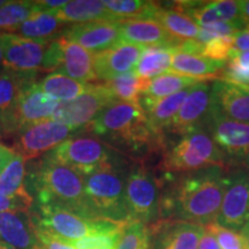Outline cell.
I'll list each match as a JSON object with an SVG mask.
<instances>
[{
    "instance_id": "bcb514c9",
    "label": "cell",
    "mask_w": 249,
    "mask_h": 249,
    "mask_svg": "<svg viewBox=\"0 0 249 249\" xmlns=\"http://www.w3.org/2000/svg\"><path fill=\"white\" fill-rule=\"evenodd\" d=\"M15 156V151L12 148L6 147L5 144L0 143V172L5 169V166L11 161Z\"/></svg>"
},
{
    "instance_id": "836d02e7",
    "label": "cell",
    "mask_w": 249,
    "mask_h": 249,
    "mask_svg": "<svg viewBox=\"0 0 249 249\" xmlns=\"http://www.w3.org/2000/svg\"><path fill=\"white\" fill-rule=\"evenodd\" d=\"M104 5L118 20L152 18L160 7V2L144 0H105Z\"/></svg>"
},
{
    "instance_id": "8d00e7d4",
    "label": "cell",
    "mask_w": 249,
    "mask_h": 249,
    "mask_svg": "<svg viewBox=\"0 0 249 249\" xmlns=\"http://www.w3.org/2000/svg\"><path fill=\"white\" fill-rule=\"evenodd\" d=\"M117 249H152L150 226L136 220L127 222L121 231Z\"/></svg>"
},
{
    "instance_id": "44dd1931",
    "label": "cell",
    "mask_w": 249,
    "mask_h": 249,
    "mask_svg": "<svg viewBox=\"0 0 249 249\" xmlns=\"http://www.w3.org/2000/svg\"><path fill=\"white\" fill-rule=\"evenodd\" d=\"M213 107L230 119L249 123V89L223 79L213 82Z\"/></svg>"
},
{
    "instance_id": "f1b7e54d",
    "label": "cell",
    "mask_w": 249,
    "mask_h": 249,
    "mask_svg": "<svg viewBox=\"0 0 249 249\" xmlns=\"http://www.w3.org/2000/svg\"><path fill=\"white\" fill-rule=\"evenodd\" d=\"M152 18L157 21L179 44L185 42H195L200 34V26H197L191 18L170 6L164 7L160 5Z\"/></svg>"
},
{
    "instance_id": "74e56055",
    "label": "cell",
    "mask_w": 249,
    "mask_h": 249,
    "mask_svg": "<svg viewBox=\"0 0 249 249\" xmlns=\"http://www.w3.org/2000/svg\"><path fill=\"white\" fill-rule=\"evenodd\" d=\"M234 36H220L209 40L205 44H198L196 53L203 55L213 60L226 61L233 52Z\"/></svg>"
},
{
    "instance_id": "9f6ffc18",
    "label": "cell",
    "mask_w": 249,
    "mask_h": 249,
    "mask_svg": "<svg viewBox=\"0 0 249 249\" xmlns=\"http://www.w3.org/2000/svg\"><path fill=\"white\" fill-rule=\"evenodd\" d=\"M0 138H2V133H1V130H0Z\"/></svg>"
},
{
    "instance_id": "5b68a950",
    "label": "cell",
    "mask_w": 249,
    "mask_h": 249,
    "mask_svg": "<svg viewBox=\"0 0 249 249\" xmlns=\"http://www.w3.org/2000/svg\"><path fill=\"white\" fill-rule=\"evenodd\" d=\"M161 150L160 167L166 174H187L211 166L223 167L226 163V156L204 128L183 134L174 144Z\"/></svg>"
},
{
    "instance_id": "60d3db41",
    "label": "cell",
    "mask_w": 249,
    "mask_h": 249,
    "mask_svg": "<svg viewBox=\"0 0 249 249\" xmlns=\"http://www.w3.org/2000/svg\"><path fill=\"white\" fill-rule=\"evenodd\" d=\"M62 58V40L61 37L50 42L46 49L44 60H43L42 71H57L61 65Z\"/></svg>"
},
{
    "instance_id": "7bdbcfd3",
    "label": "cell",
    "mask_w": 249,
    "mask_h": 249,
    "mask_svg": "<svg viewBox=\"0 0 249 249\" xmlns=\"http://www.w3.org/2000/svg\"><path fill=\"white\" fill-rule=\"evenodd\" d=\"M34 203L27 202L21 198L8 197L0 193V213H7V211H24L28 213L31 209Z\"/></svg>"
},
{
    "instance_id": "4316f807",
    "label": "cell",
    "mask_w": 249,
    "mask_h": 249,
    "mask_svg": "<svg viewBox=\"0 0 249 249\" xmlns=\"http://www.w3.org/2000/svg\"><path fill=\"white\" fill-rule=\"evenodd\" d=\"M57 18L66 24H81L93 21H121L112 15L99 0H74L64 7L51 11Z\"/></svg>"
},
{
    "instance_id": "7dc6e473",
    "label": "cell",
    "mask_w": 249,
    "mask_h": 249,
    "mask_svg": "<svg viewBox=\"0 0 249 249\" xmlns=\"http://www.w3.org/2000/svg\"><path fill=\"white\" fill-rule=\"evenodd\" d=\"M240 11H241V18L244 21L246 28L249 27V0L240 1Z\"/></svg>"
},
{
    "instance_id": "4dcf8cb0",
    "label": "cell",
    "mask_w": 249,
    "mask_h": 249,
    "mask_svg": "<svg viewBox=\"0 0 249 249\" xmlns=\"http://www.w3.org/2000/svg\"><path fill=\"white\" fill-rule=\"evenodd\" d=\"M201 81L205 80L181 75V74L173 73V71L164 73L154 79L144 81L141 97L151 99V101H158V99L169 97L173 93L197 85Z\"/></svg>"
},
{
    "instance_id": "9c48e42d",
    "label": "cell",
    "mask_w": 249,
    "mask_h": 249,
    "mask_svg": "<svg viewBox=\"0 0 249 249\" xmlns=\"http://www.w3.org/2000/svg\"><path fill=\"white\" fill-rule=\"evenodd\" d=\"M116 103L111 92L103 85H92L88 91L75 99L60 102L52 120L67 124L76 132L87 130L99 114Z\"/></svg>"
},
{
    "instance_id": "83f0119b",
    "label": "cell",
    "mask_w": 249,
    "mask_h": 249,
    "mask_svg": "<svg viewBox=\"0 0 249 249\" xmlns=\"http://www.w3.org/2000/svg\"><path fill=\"white\" fill-rule=\"evenodd\" d=\"M68 27L70 24L61 22L51 12H37L11 34L30 39L52 40L61 37Z\"/></svg>"
},
{
    "instance_id": "6da1fadb",
    "label": "cell",
    "mask_w": 249,
    "mask_h": 249,
    "mask_svg": "<svg viewBox=\"0 0 249 249\" xmlns=\"http://www.w3.org/2000/svg\"><path fill=\"white\" fill-rule=\"evenodd\" d=\"M226 186L222 166L187 173L160 195V216L207 226L216 222Z\"/></svg>"
},
{
    "instance_id": "30bf717a",
    "label": "cell",
    "mask_w": 249,
    "mask_h": 249,
    "mask_svg": "<svg viewBox=\"0 0 249 249\" xmlns=\"http://www.w3.org/2000/svg\"><path fill=\"white\" fill-rule=\"evenodd\" d=\"M75 129L55 120H45L27 127L15 135L13 150L24 160H35L74 136Z\"/></svg>"
},
{
    "instance_id": "e0dca14e",
    "label": "cell",
    "mask_w": 249,
    "mask_h": 249,
    "mask_svg": "<svg viewBox=\"0 0 249 249\" xmlns=\"http://www.w3.org/2000/svg\"><path fill=\"white\" fill-rule=\"evenodd\" d=\"M62 37L96 54L119 44L120 21H93L73 24L65 30Z\"/></svg>"
},
{
    "instance_id": "681fc988",
    "label": "cell",
    "mask_w": 249,
    "mask_h": 249,
    "mask_svg": "<svg viewBox=\"0 0 249 249\" xmlns=\"http://www.w3.org/2000/svg\"><path fill=\"white\" fill-rule=\"evenodd\" d=\"M240 234L244 236V239L246 240V244H247V248L249 249V223L244 227V229L241 230Z\"/></svg>"
},
{
    "instance_id": "8fae6325",
    "label": "cell",
    "mask_w": 249,
    "mask_h": 249,
    "mask_svg": "<svg viewBox=\"0 0 249 249\" xmlns=\"http://www.w3.org/2000/svg\"><path fill=\"white\" fill-rule=\"evenodd\" d=\"M59 104L58 99L43 91L39 82L33 81L21 92L5 135L15 136L27 127L52 119Z\"/></svg>"
},
{
    "instance_id": "d590c367",
    "label": "cell",
    "mask_w": 249,
    "mask_h": 249,
    "mask_svg": "<svg viewBox=\"0 0 249 249\" xmlns=\"http://www.w3.org/2000/svg\"><path fill=\"white\" fill-rule=\"evenodd\" d=\"M37 12L40 11L36 1H8L0 8V34L13 33Z\"/></svg>"
},
{
    "instance_id": "cb8c5ba5",
    "label": "cell",
    "mask_w": 249,
    "mask_h": 249,
    "mask_svg": "<svg viewBox=\"0 0 249 249\" xmlns=\"http://www.w3.org/2000/svg\"><path fill=\"white\" fill-rule=\"evenodd\" d=\"M191 89L192 87H189V88L173 93L169 97L158 99V101H151V99L144 97L140 98V105L144 111L149 124L156 134L165 136L167 127L173 120V118L176 117V114L178 113Z\"/></svg>"
},
{
    "instance_id": "f35d334b",
    "label": "cell",
    "mask_w": 249,
    "mask_h": 249,
    "mask_svg": "<svg viewBox=\"0 0 249 249\" xmlns=\"http://www.w3.org/2000/svg\"><path fill=\"white\" fill-rule=\"evenodd\" d=\"M123 229L119 231L97 233V234L86 236L75 241L65 242L73 246L75 249H117Z\"/></svg>"
},
{
    "instance_id": "e575fe53",
    "label": "cell",
    "mask_w": 249,
    "mask_h": 249,
    "mask_svg": "<svg viewBox=\"0 0 249 249\" xmlns=\"http://www.w3.org/2000/svg\"><path fill=\"white\" fill-rule=\"evenodd\" d=\"M103 85L111 92L112 97L116 99V102L140 104L144 80L139 79L134 71H129L124 75L108 80Z\"/></svg>"
},
{
    "instance_id": "ba28073f",
    "label": "cell",
    "mask_w": 249,
    "mask_h": 249,
    "mask_svg": "<svg viewBox=\"0 0 249 249\" xmlns=\"http://www.w3.org/2000/svg\"><path fill=\"white\" fill-rule=\"evenodd\" d=\"M161 181L143 161L130 167L126 178V207L130 220L143 224L160 216Z\"/></svg>"
},
{
    "instance_id": "7a4b0ae2",
    "label": "cell",
    "mask_w": 249,
    "mask_h": 249,
    "mask_svg": "<svg viewBox=\"0 0 249 249\" xmlns=\"http://www.w3.org/2000/svg\"><path fill=\"white\" fill-rule=\"evenodd\" d=\"M26 186L38 204H55L93 219L87 204L83 177L58 161L43 156L27 172Z\"/></svg>"
},
{
    "instance_id": "52a82bcc",
    "label": "cell",
    "mask_w": 249,
    "mask_h": 249,
    "mask_svg": "<svg viewBox=\"0 0 249 249\" xmlns=\"http://www.w3.org/2000/svg\"><path fill=\"white\" fill-rule=\"evenodd\" d=\"M85 177L102 167L124 163L118 151L95 136H71L44 155Z\"/></svg>"
},
{
    "instance_id": "2e32d148",
    "label": "cell",
    "mask_w": 249,
    "mask_h": 249,
    "mask_svg": "<svg viewBox=\"0 0 249 249\" xmlns=\"http://www.w3.org/2000/svg\"><path fill=\"white\" fill-rule=\"evenodd\" d=\"M181 12L200 27L217 23H238L245 26L241 18L240 1L213 0V1H176L170 5ZM246 27V26H245Z\"/></svg>"
},
{
    "instance_id": "f907efd6",
    "label": "cell",
    "mask_w": 249,
    "mask_h": 249,
    "mask_svg": "<svg viewBox=\"0 0 249 249\" xmlns=\"http://www.w3.org/2000/svg\"><path fill=\"white\" fill-rule=\"evenodd\" d=\"M0 249H17L14 247H12V246H9L7 244H5V242L0 241Z\"/></svg>"
},
{
    "instance_id": "ee69618b",
    "label": "cell",
    "mask_w": 249,
    "mask_h": 249,
    "mask_svg": "<svg viewBox=\"0 0 249 249\" xmlns=\"http://www.w3.org/2000/svg\"><path fill=\"white\" fill-rule=\"evenodd\" d=\"M233 52H247L249 51V27L245 28L234 35L233 42Z\"/></svg>"
},
{
    "instance_id": "ac0fdd59",
    "label": "cell",
    "mask_w": 249,
    "mask_h": 249,
    "mask_svg": "<svg viewBox=\"0 0 249 249\" xmlns=\"http://www.w3.org/2000/svg\"><path fill=\"white\" fill-rule=\"evenodd\" d=\"M205 226L181 220L161 219L150 226L154 249H198Z\"/></svg>"
},
{
    "instance_id": "816d5d0a",
    "label": "cell",
    "mask_w": 249,
    "mask_h": 249,
    "mask_svg": "<svg viewBox=\"0 0 249 249\" xmlns=\"http://www.w3.org/2000/svg\"><path fill=\"white\" fill-rule=\"evenodd\" d=\"M236 85H238V83H236ZM240 86H244V87H246V88L249 89V76L244 81V82L240 83Z\"/></svg>"
},
{
    "instance_id": "4fadbf2b",
    "label": "cell",
    "mask_w": 249,
    "mask_h": 249,
    "mask_svg": "<svg viewBox=\"0 0 249 249\" xmlns=\"http://www.w3.org/2000/svg\"><path fill=\"white\" fill-rule=\"evenodd\" d=\"M217 147L231 160L249 158V123L230 119L213 107L203 124Z\"/></svg>"
},
{
    "instance_id": "ab89813d",
    "label": "cell",
    "mask_w": 249,
    "mask_h": 249,
    "mask_svg": "<svg viewBox=\"0 0 249 249\" xmlns=\"http://www.w3.org/2000/svg\"><path fill=\"white\" fill-rule=\"evenodd\" d=\"M205 229L213 234L222 249H248L246 240L240 233L225 229L216 223H211Z\"/></svg>"
},
{
    "instance_id": "603a6c76",
    "label": "cell",
    "mask_w": 249,
    "mask_h": 249,
    "mask_svg": "<svg viewBox=\"0 0 249 249\" xmlns=\"http://www.w3.org/2000/svg\"><path fill=\"white\" fill-rule=\"evenodd\" d=\"M226 66V61L213 60L203 55L194 53V52L186 51V50L174 48L172 57L173 73L181 74V75L195 77L200 80H218L220 75L218 73L224 71Z\"/></svg>"
},
{
    "instance_id": "277c9868",
    "label": "cell",
    "mask_w": 249,
    "mask_h": 249,
    "mask_svg": "<svg viewBox=\"0 0 249 249\" xmlns=\"http://www.w3.org/2000/svg\"><path fill=\"white\" fill-rule=\"evenodd\" d=\"M124 163L102 167L83 177L87 204L93 219L129 222L126 207V178Z\"/></svg>"
},
{
    "instance_id": "b9f144b4",
    "label": "cell",
    "mask_w": 249,
    "mask_h": 249,
    "mask_svg": "<svg viewBox=\"0 0 249 249\" xmlns=\"http://www.w3.org/2000/svg\"><path fill=\"white\" fill-rule=\"evenodd\" d=\"M34 229H35V234L38 244L42 245L46 249H75L73 246L68 245L64 240L55 238L54 235L50 234L49 232L39 229V227L34 226Z\"/></svg>"
},
{
    "instance_id": "9a60e30c",
    "label": "cell",
    "mask_w": 249,
    "mask_h": 249,
    "mask_svg": "<svg viewBox=\"0 0 249 249\" xmlns=\"http://www.w3.org/2000/svg\"><path fill=\"white\" fill-rule=\"evenodd\" d=\"M213 107V83L209 80L201 81L193 86L181 107L171 121L166 132L181 136L192 130L203 128ZM165 132V133H166Z\"/></svg>"
},
{
    "instance_id": "1f68e13d",
    "label": "cell",
    "mask_w": 249,
    "mask_h": 249,
    "mask_svg": "<svg viewBox=\"0 0 249 249\" xmlns=\"http://www.w3.org/2000/svg\"><path fill=\"white\" fill-rule=\"evenodd\" d=\"M174 48L147 46L136 64L134 73L141 80H151L169 71L172 64Z\"/></svg>"
},
{
    "instance_id": "f5cc1de1",
    "label": "cell",
    "mask_w": 249,
    "mask_h": 249,
    "mask_svg": "<svg viewBox=\"0 0 249 249\" xmlns=\"http://www.w3.org/2000/svg\"><path fill=\"white\" fill-rule=\"evenodd\" d=\"M33 249H46V248H44V247H43V246H42V245H40V244H37V245L35 246V247H34Z\"/></svg>"
},
{
    "instance_id": "7402d4cb",
    "label": "cell",
    "mask_w": 249,
    "mask_h": 249,
    "mask_svg": "<svg viewBox=\"0 0 249 249\" xmlns=\"http://www.w3.org/2000/svg\"><path fill=\"white\" fill-rule=\"evenodd\" d=\"M0 241L17 249H33L38 244L30 213H0Z\"/></svg>"
},
{
    "instance_id": "f546056e",
    "label": "cell",
    "mask_w": 249,
    "mask_h": 249,
    "mask_svg": "<svg viewBox=\"0 0 249 249\" xmlns=\"http://www.w3.org/2000/svg\"><path fill=\"white\" fill-rule=\"evenodd\" d=\"M26 160L21 155L15 156L0 172V193L8 197H17L34 203L33 195L26 186Z\"/></svg>"
},
{
    "instance_id": "f6af8a7d",
    "label": "cell",
    "mask_w": 249,
    "mask_h": 249,
    "mask_svg": "<svg viewBox=\"0 0 249 249\" xmlns=\"http://www.w3.org/2000/svg\"><path fill=\"white\" fill-rule=\"evenodd\" d=\"M198 249H222V247L217 242L216 238L205 229L198 244Z\"/></svg>"
},
{
    "instance_id": "11a10c76",
    "label": "cell",
    "mask_w": 249,
    "mask_h": 249,
    "mask_svg": "<svg viewBox=\"0 0 249 249\" xmlns=\"http://www.w3.org/2000/svg\"><path fill=\"white\" fill-rule=\"evenodd\" d=\"M244 163H245L246 165H247V167L249 169V158H248V160H246L244 161Z\"/></svg>"
},
{
    "instance_id": "d4e9b609",
    "label": "cell",
    "mask_w": 249,
    "mask_h": 249,
    "mask_svg": "<svg viewBox=\"0 0 249 249\" xmlns=\"http://www.w3.org/2000/svg\"><path fill=\"white\" fill-rule=\"evenodd\" d=\"M36 75H28L5 68L0 71V130L5 135L18 99L26 86L36 81Z\"/></svg>"
},
{
    "instance_id": "d6986e66",
    "label": "cell",
    "mask_w": 249,
    "mask_h": 249,
    "mask_svg": "<svg viewBox=\"0 0 249 249\" xmlns=\"http://www.w3.org/2000/svg\"><path fill=\"white\" fill-rule=\"evenodd\" d=\"M144 49L145 46L120 42L114 48L93 54V70L97 80L107 82L132 71Z\"/></svg>"
},
{
    "instance_id": "db71d44e",
    "label": "cell",
    "mask_w": 249,
    "mask_h": 249,
    "mask_svg": "<svg viewBox=\"0 0 249 249\" xmlns=\"http://www.w3.org/2000/svg\"><path fill=\"white\" fill-rule=\"evenodd\" d=\"M8 1H6V0H0V8L2 7V6H5L6 4H7Z\"/></svg>"
},
{
    "instance_id": "484cf974",
    "label": "cell",
    "mask_w": 249,
    "mask_h": 249,
    "mask_svg": "<svg viewBox=\"0 0 249 249\" xmlns=\"http://www.w3.org/2000/svg\"><path fill=\"white\" fill-rule=\"evenodd\" d=\"M62 58L58 73L71 77V79L88 83L97 80L93 70V54L88 50L74 42H70L61 36Z\"/></svg>"
},
{
    "instance_id": "3957f363",
    "label": "cell",
    "mask_w": 249,
    "mask_h": 249,
    "mask_svg": "<svg viewBox=\"0 0 249 249\" xmlns=\"http://www.w3.org/2000/svg\"><path fill=\"white\" fill-rule=\"evenodd\" d=\"M88 130L107 143L124 145L134 151L144 148L158 150L165 144V136L154 132L141 105L133 103L111 104L96 118Z\"/></svg>"
},
{
    "instance_id": "d6a6232c",
    "label": "cell",
    "mask_w": 249,
    "mask_h": 249,
    "mask_svg": "<svg viewBox=\"0 0 249 249\" xmlns=\"http://www.w3.org/2000/svg\"><path fill=\"white\" fill-rule=\"evenodd\" d=\"M39 86L43 91L51 97L58 99L59 102H67L86 93L92 85L74 80L58 71H52L40 81Z\"/></svg>"
},
{
    "instance_id": "c3c4849f",
    "label": "cell",
    "mask_w": 249,
    "mask_h": 249,
    "mask_svg": "<svg viewBox=\"0 0 249 249\" xmlns=\"http://www.w3.org/2000/svg\"><path fill=\"white\" fill-rule=\"evenodd\" d=\"M5 59H4V50H2L1 43V34H0V71L5 70Z\"/></svg>"
},
{
    "instance_id": "8992f818",
    "label": "cell",
    "mask_w": 249,
    "mask_h": 249,
    "mask_svg": "<svg viewBox=\"0 0 249 249\" xmlns=\"http://www.w3.org/2000/svg\"><path fill=\"white\" fill-rule=\"evenodd\" d=\"M30 213L34 226L64 241H75L97 233L119 231L126 223L107 219H89L55 204H38Z\"/></svg>"
},
{
    "instance_id": "5bb4252c",
    "label": "cell",
    "mask_w": 249,
    "mask_h": 249,
    "mask_svg": "<svg viewBox=\"0 0 249 249\" xmlns=\"http://www.w3.org/2000/svg\"><path fill=\"white\" fill-rule=\"evenodd\" d=\"M50 42L26 38L17 34H1L5 67L17 73L37 76V71H42Z\"/></svg>"
},
{
    "instance_id": "ffe728a7",
    "label": "cell",
    "mask_w": 249,
    "mask_h": 249,
    "mask_svg": "<svg viewBox=\"0 0 249 249\" xmlns=\"http://www.w3.org/2000/svg\"><path fill=\"white\" fill-rule=\"evenodd\" d=\"M120 42L141 46H171L179 43L154 18H133L120 21Z\"/></svg>"
},
{
    "instance_id": "7c38bea8",
    "label": "cell",
    "mask_w": 249,
    "mask_h": 249,
    "mask_svg": "<svg viewBox=\"0 0 249 249\" xmlns=\"http://www.w3.org/2000/svg\"><path fill=\"white\" fill-rule=\"evenodd\" d=\"M214 223L235 232L249 223V171L236 170L226 176L225 192Z\"/></svg>"
}]
</instances>
